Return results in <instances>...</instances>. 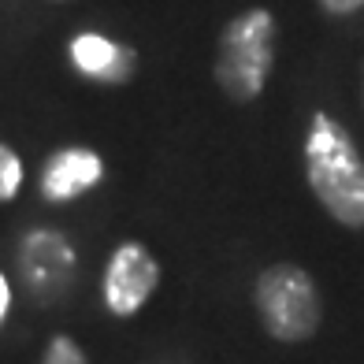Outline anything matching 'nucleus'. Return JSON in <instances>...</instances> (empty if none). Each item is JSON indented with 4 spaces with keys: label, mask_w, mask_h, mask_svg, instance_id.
<instances>
[{
    "label": "nucleus",
    "mask_w": 364,
    "mask_h": 364,
    "mask_svg": "<svg viewBox=\"0 0 364 364\" xmlns=\"http://www.w3.org/2000/svg\"><path fill=\"white\" fill-rule=\"evenodd\" d=\"M305 178L335 223L350 230L364 227V156L331 112H312L309 119Z\"/></svg>",
    "instance_id": "obj_1"
},
{
    "label": "nucleus",
    "mask_w": 364,
    "mask_h": 364,
    "mask_svg": "<svg viewBox=\"0 0 364 364\" xmlns=\"http://www.w3.org/2000/svg\"><path fill=\"white\" fill-rule=\"evenodd\" d=\"M68 53H71L75 71H82L93 82H105V86H123V82H130V75L138 71L134 48L115 45L101 34H78Z\"/></svg>",
    "instance_id": "obj_7"
},
{
    "label": "nucleus",
    "mask_w": 364,
    "mask_h": 364,
    "mask_svg": "<svg viewBox=\"0 0 364 364\" xmlns=\"http://www.w3.org/2000/svg\"><path fill=\"white\" fill-rule=\"evenodd\" d=\"M320 8L327 15H353L364 8V0H320Z\"/></svg>",
    "instance_id": "obj_10"
},
{
    "label": "nucleus",
    "mask_w": 364,
    "mask_h": 364,
    "mask_svg": "<svg viewBox=\"0 0 364 364\" xmlns=\"http://www.w3.org/2000/svg\"><path fill=\"white\" fill-rule=\"evenodd\" d=\"M275 68V15L268 8H250L235 15L220 34L216 82L235 105H250L264 93Z\"/></svg>",
    "instance_id": "obj_2"
},
{
    "label": "nucleus",
    "mask_w": 364,
    "mask_h": 364,
    "mask_svg": "<svg viewBox=\"0 0 364 364\" xmlns=\"http://www.w3.org/2000/svg\"><path fill=\"white\" fill-rule=\"evenodd\" d=\"M75 272V253L63 235L56 230H34L23 242V279L38 297L45 290H63Z\"/></svg>",
    "instance_id": "obj_5"
},
{
    "label": "nucleus",
    "mask_w": 364,
    "mask_h": 364,
    "mask_svg": "<svg viewBox=\"0 0 364 364\" xmlns=\"http://www.w3.org/2000/svg\"><path fill=\"white\" fill-rule=\"evenodd\" d=\"M8 305H11V290H8V279L0 275V323H4V316H8Z\"/></svg>",
    "instance_id": "obj_11"
},
{
    "label": "nucleus",
    "mask_w": 364,
    "mask_h": 364,
    "mask_svg": "<svg viewBox=\"0 0 364 364\" xmlns=\"http://www.w3.org/2000/svg\"><path fill=\"white\" fill-rule=\"evenodd\" d=\"M45 364H90V360L68 335H56L53 342H48V350H45Z\"/></svg>",
    "instance_id": "obj_9"
},
{
    "label": "nucleus",
    "mask_w": 364,
    "mask_h": 364,
    "mask_svg": "<svg viewBox=\"0 0 364 364\" xmlns=\"http://www.w3.org/2000/svg\"><path fill=\"white\" fill-rule=\"evenodd\" d=\"M160 283V264L153 260V253L138 242H123L112 253L108 272H105V305L112 316H134V312L153 297Z\"/></svg>",
    "instance_id": "obj_4"
},
{
    "label": "nucleus",
    "mask_w": 364,
    "mask_h": 364,
    "mask_svg": "<svg viewBox=\"0 0 364 364\" xmlns=\"http://www.w3.org/2000/svg\"><path fill=\"white\" fill-rule=\"evenodd\" d=\"M101 175H105V164L97 153H90V149H60L41 168V193L45 201L63 205V201H75L78 193L93 190Z\"/></svg>",
    "instance_id": "obj_6"
},
{
    "label": "nucleus",
    "mask_w": 364,
    "mask_h": 364,
    "mask_svg": "<svg viewBox=\"0 0 364 364\" xmlns=\"http://www.w3.org/2000/svg\"><path fill=\"white\" fill-rule=\"evenodd\" d=\"M23 186V164L8 145H0V201H11Z\"/></svg>",
    "instance_id": "obj_8"
},
{
    "label": "nucleus",
    "mask_w": 364,
    "mask_h": 364,
    "mask_svg": "<svg viewBox=\"0 0 364 364\" xmlns=\"http://www.w3.org/2000/svg\"><path fill=\"white\" fill-rule=\"evenodd\" d=\"M253 301H257L264 331L275 342H305L320 331V320H323L320 287L297 264L283 260V264L264 268L257 275Z\"/></svg>",
    "instance_id": "obj_3"
}]
</instances>
